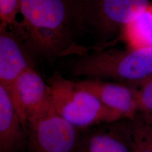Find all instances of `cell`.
Wrapping results in <instances>:
<instances>
[{
    "mask_svg": "<svg viewBox=\"0 0 152 152\" xmlns=\"http://www.w3.org/2000/svg\"><path fill=\"white\" fill-rule=\"evenodd\" d=\"M81 0H22V21L14 27L33 56L52 61L83 54L77 44L83 36L80 18Z\"/></svg>",
    "mask_w": 152,
    "mask_h": 152,
    "instance_id": "cell-1",
    "label": "cell"
},
{
    "mask_svg": "<svg viewBox=\"0 0 152 152\" xmlns=\"http://www.w3.org/2000/svg\"><path fill=\"white\" fill-rule=\"evenodd\" d=\"M65 67L71 74L86 78L110 80L137 86L152 75V49H95L73 56Z\"/></svg>",
    "mask_w": 152,
    "mask_h": 152,
    "instance_id": "cell-2",
    "label": "cell"
},
{
    "mask_svg": "<svg viewBox=\"0 0 152 152\" xmlns=\"http://www.w3.org/2000/svg\"><path fill=\"white\" fill-rule=\"evenodd\" d=\"M52 104L64 120L82 130L124 120L91 93L56 71L49 78Z\"/></svg>",
    "mask_w": 152,
    "mask_h": 152,
    "instance_id": "cell-3",
    "label": "cell"
},
{
    "mask_svg": "<svg viewBox=\"0 0 152 152\" xmlns=\"http://www.w3.org/2000/svg\"><path fill=\"white\" fill-rule=\"evenodd\" d=\"M149 4V0H81L83 35L91 36L99 48L116 40Z\"/></svg>",
    "mask_w": 152,
    "mask_h": 152,
    "instance_id": "cell-4",
    "label": "cell"
},
{
    "mask_svg": "<svg viewBox=\"0 0 152 152\" xmlns=\"http://www.w3.org/2000/svg\"><path fill=\"white\" fill-rule=\"evenodd\" d=\"M84 131L64 120L53 106L28 125V152H81Z\"/></svg>",
    "mask_w": 152,
    "mask_h": 152,
    "instance_id": "cell-5",
    "label": "cell"
},
{
    "mask_svg": "<svg viewBox=\"0 0 152 152\" xmlns=\"http://www.w3.org/2000/svg\"><path fill=\"white\" fill-rule=\"evenodd\" d=\"M36 59L14 29L0 26V85L9 95L20 116L16 81L24 71L35 68Z\"/></svg>",
    "mask_w": 152,
    "mask_h": 152,
    "instance_id": "cell-6",
    "label": "cell"
},
{
    "mask_svg": "<svg viewBox=\"0 0 152 152\" xmlns=\"http://www.w3.org/2000/svg\"><path fill=\"white\" fill-rule=\"evenodd\" d=\"M16 90L23 124L28 125L43 117L53 107L51 92L35 68L24 71L16 81Z\"/></svg>",
    "mask_w": 152,
    "mask_h": 152,
    "instance_id": "cell-7",
    "label": "cell"
},
{
    "mask_svg": "<svg viewBox=\"0 0 152 152\" xmlns=\"http://www.w3.org/2000/svg\"><path fill=\"white\" fill-rule=\"evenodd\" d=\"M76 82L124 120H133L138 114L137 86L99 79L85 78Z\"/></svg>",
    "mask_w": 152,
    "mask_h": 152,
    "instance_id": "cell-8",
    "label": "cell"
},
{
    "mask_svg": "<svg viewBox=\"0 0 152 152\" xmlns=\"http://www.w3.org/2000/svg\"><path fill=\"white\" fill-rule=\"evenodd\" d=\"M122 120L84 131L81 152H132L130 121L127 124Z\"/></svg>",
    "mask_w": 152,
    "mask_h": 152,
    "instance_id": "cell-9",
    "label": "cell"
},
{
    "mask_svg": "<svg viewBox=\"0 0 152 152\" xmlns=\"http://www.w3.org/2000/svg\"><path fill=\"white\" fill-rule=\"evenodd\" d=\"M27 132L5 88L0 85V152H19Z\"/></svg>",
    "mask_w": 152,
    "mask_h": 152,
    "instance_id": "cell-10",
    "label": "cell"
},
{
    "mask_svg": "<svg viewBox=\"0 0 152 152\" xmlns=\"http://www.w3.org/2000/svg\"><path fill=\"white\" fill-rule=\"evenodd\" d=\"M121 38L131 48L152 49V4L126 27Z\"/></svg>",
    "mask_w": 152,
    "mask_h": 152,
    "instance_id": "cell-11",
    "label": "cell"
},
{
    "mask_svg": "<svg viewBox=\"0 0 152 152\" xmlns=\"http://www.w3.org/2000/svg\"><path fill=\"white\" fill-rule=\"evenodd\" d=\"M132 152H152V124L139 113L130 120Z\"/></svg>",
    "mask_w": 152,
    "mask_h": 152,
    "instance_id": "cell-12",
    "label": "cell"
},
{
    "mask_svg": "<svg viewBox=\"0 0 152 152\" xmlns=\"http://www.w3.org/2000/svg\"><path fill=\"white\" fill-rule=\"evenodd\" d=\"M137 88L138 113L152 124V75L142 82Z\"/></svg>",
    "mask_w": 152,
    "mask_h": 152,
    "instance_id": "cell-13",
    "label": "cell"
},
{
    "mask_svg": "<svg viewBox=\"0 0 152 152\" xmlns=\"http://www.w3.org/2000/svg\"><path fill=\"white\" fill-rule=\"evenodd\" d=\"M22 0H0V26L12 28L18 24Z\"/></svg>",
    "mask_w": 152,
    "mask_h": 152,
    "instance_id": "cell-14",
    "label": "cell"
}]
</instances>
